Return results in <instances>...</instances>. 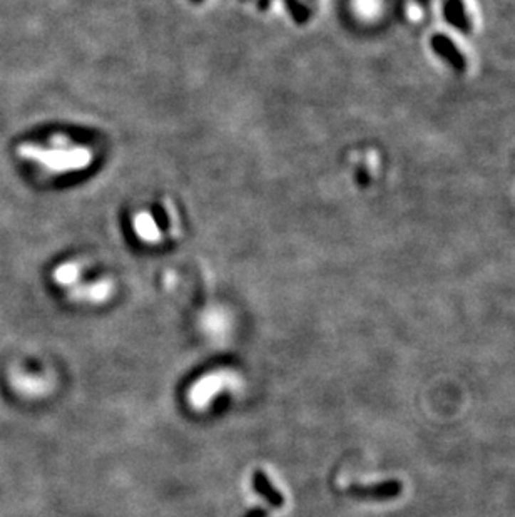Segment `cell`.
I'll return each mask as SVG.
<instances>
[{
	"mask_svg": "<svg viewBox=\"0 0 515 517\" xmlns=\"http://www.w3.org/2000/svg\"><path fill=\"white\" fill-rule=\"evenodd\" d=\"M403 484L398 479H388L378 484H351L346 487V494L360 501H390L402 494Z\"/></svg>",
	"mask_w": 515,
	"mask_h": 517,
	"instance_id": "obj_1",
	"label": "cell"
},
{
	"mask_svg": "<svg viewBox=\"0 0 515 517\" xmlns=\"http://www.w3.org/2000/svg\"><path fill=\"white\" fill-rule=\"evenodd\" d=\"M430 47L442 61H445L455 72L467 71V59L462 54L455 42L447 34H433L430 39Z\"/></svg>",
	"mask_w": 515,
	"mask_h": 517,
	"instance_id": "obj_2",
	"label": "cell"
},
{
	"mask_svg": "<svg viewBox=\"0 0 515 517\" xmlns=\"http://www.w3.org/2000/svg\"><path fill=\"white\" fill-rule=\"evenodd\" d=\"M442 11L449 26L462 34H472V19L467 12L464 0H444Z\"/></svg>",
	"mask_w": 515,
	"mask_h": 517,
	"instance_id": "obj_3",
	"label": "cell"
},
{
	"mask_svg": "<svg viewBox=\"0 0 515 517\" xmlns=\"http://www.w3.org/2000/svg\"><path fill=\"white\" fill-rule=\"evenodd\" d=\"M253 487L254 491H256L258 494H261L273 507H281L285 504V497L278 492V489H274L268 477L264 476V472L256 471L253 474Z\"/></svg>",
	"mask_w": 515,
	"mask_h": 517,
	"instance_id": "obj_4",
	"label": "cell"
},
{
	"mask_svg": "<svg viewBox=\"0 0 515 517\" xmlns=\"http://www.w3.org/2000/svg\"><path fill=\"white\" fill-rule=\"evenodd\" d=\"M285 4H286L288 12L291 14V17L295 19L298 24L308 22V19H310L311 12L308 11V9L303 6L301 2H298V0H285Z\"/></svg>",
	"mask_w": 515,
	"mask_h": 517,
	"instance_id": "obj_5",
	"label": "cell"
},
{
	"mask_svg": "<svg viewBox=\"0 0 515 517\" xmlns=\"http://www.w3.org/2000/svg\"><path fill=\"white\" fill-rule=\"evenodd\" d=\"M241 517H268V511L263 509V507H253V509H249Z\"/></svg>",
	"mask_w": 515,
	"mask_h": 517,
	"instance_id": "obj_6",
	"label": "cell"
},
{
	"mask_svg": "<svg viewBox=\"0 0 515 517\" xmlns=\"http://www.w3.org/2000/svg\"><path fill=\"white\" fill-rule=\"evenodd\" d=\"M269 4H271V0H258V9L264 11V9H268Z\"/></svg>",
	"mask_w": 515,
	"mask_h": 517,
	"instance_id": "obj_7",
	"label": "cell"
},
{
	"mask_svg": "<svg viewBox=\"0 0 515 517\" xmlns=\"http://www.w3.org/2000/svg\"><path fill=\"white\" fill-rule=\"evenodd\" d=\"M417 2H418V4H420V6H423V7H427V6H428V4H430V0H417Z\"/></svg>",
	"mask_w": 515,
	"mask_h": 517,
	"instance_id": "obj_8",
	"label": "cell"
},
{
	"mask_svg": "<svg viewBox=\"0 0 515 517\" xmlns=\"http://www.w3.org/2000/svg\"><path fill=\"white\" fill-rule=\"evenodd\" d=\"M192 2H201V0H192Z\"/></svg>",
	"mask_w": 515,
	"mask_h": 517,
	"instance_id": "obj_9",
	"label": "cell"
}]
</instances>
